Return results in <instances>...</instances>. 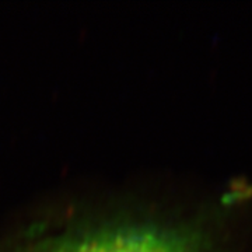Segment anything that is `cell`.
<instances>
[{"label":"cell","instance_id":"6da1fadb","mask_svg":"<svg viewBox=\"0 0 252 252\" xmlns=\"http://www.w3.org/2000/svg\"><path fill=\"white\" fill-rule=\"evenodd\" d=\"M34 252H221L212 237L189 225L122 224L66 235Z\"/></svg>","mask_w":252,"mask_h":252}]
</instances>
